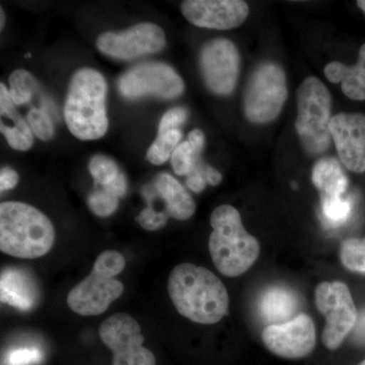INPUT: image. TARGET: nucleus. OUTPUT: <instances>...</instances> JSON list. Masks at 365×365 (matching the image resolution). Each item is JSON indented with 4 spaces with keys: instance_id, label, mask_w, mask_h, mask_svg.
<instances>
[{
    "instance_id": "25",
    "label": "nucleus",
    "mask_w": 365,
    "mask_h": 365,
    "mask_svg": "<svg viewBox=\"0 0 365 365\" xmlns=\"http://www.w3.org/2000/svg\"><path fill=\"white\" fill-rule=\"evenodd\" d=\"M340 259L343 266L348 270L365 274V237L348 239L343 242Z\"/></svg>"
},
{
    "instance_id": "17",
    "label": "nucleus",
    "mask_w": 365,
    "mask_h": 365,
    "mask_svg": "<svg viewBox=\"0 0 365 365\" xmlns=\"http://www.w3.org/2000/svg\"><path fill=\"white\" fill-rule=\"evenodd\" d=\"M324 72L331 83H341L346 97L353 101H365V43L360 47L356 64L348 66L342 62H331Z\"/></svg>"
},
{
    "instance_id": "1",
    "label": "nucleus",
    "mask_w": 365,
    "mask_h": 365,
    "mask_svg": "<svg viewBox=\"0 0 365 365\" xmlns=\"http://www.w3.org/2000/svg\"><path fill=\"white\" fill-rule=\"evenodd\" d=\"M168 292L179 314L194 323H218L230 307L222 281L208 269L194 264L182 263L173 269Z\"/></svg>"
},
{
    "instance_id": "13",
    "label": "nucleus",
    "mask_w": 365,
    "mask_h": 365,
    "mask_svg": "<svg viewBox=\"0 0 365 365\" xmlns=\"http://www.w3.org/2000/svg\"><path fill=\"white\" fill-rule=\"evenodd\" d=\"M316 327L311 317L300 314L287 323L269 325L262 332V341L269 351L287 359H299L316 346Z\"/></svg>"
},
{
    "instance_id": "32",
    "label": "nucleus",
    "mask_w": 365,
    "mask_h": 365,
    "mask_svg": "<svg viewBox=\"0 0 365 365\" xmlns=\"http://www.w3.org/2000/svg\"><path fill=\"white\" fill-rule=\"evenodd\" d=\"M187 118H188V111L185 108H173L165 113L160 120L158 125V134L179 129V127L187 121Z\"/></svg>"
},
{
    "instance_id": "29",
    "label": "nucleus",
    "mask_w": 365,
    "mask_h": 365,
    "mask_svg": "<svg viewBox=\"0 0 365 365\" xmlns=\"http://www.w3.org/2000/svg\"><path fill=\"white\" fill-rule=\"evenodd\" d=\"M28 122L33 133L43 141H48L54 136V125L44 108H33L28 113Z\"/></svg>"
},
{
    "instance_id": "33",
    "label": "nucleus",
    "mask_w": 365,
    "mask_h": 365,
    "mask_svg": "<svg viewBox=\"0 0 365 365\" xmlns=\"http://www.w3.org/2000/svg\"><path fill=\"white\" fill-rule=\"evenodd\" d=\"M206 167H207V165L201 163L187 178L186 184L191 191L195 192V193H200L207 186L208 182L205 176Z\"/></svg>"
},
{
    "instance_id": "19",
    "label": "nucleus",
    "mask_w": 365,
    "mask_h": 365,
    "mask_svg": "<svg viewBox=\"0 0 365 365\" xmlns=\"http://www.w3.org/2000/svg\"><path fill=\"white\" fill-rule=\"evenodd\" d=\"M0 113L1 117L9 118L14 123L13 127H9L0 122V130L9 146L19 151L30 150L34 143L32 129L16 109L9 91L4 83L0 85Z\"/></svg>"
},
{
    "instance_id": "28",
    "label": "nucleus",
    "mask_w": 365,
    "mask_h": 365,
    "mask_svg": "<svg viewBox=\"0 0 365 365\" xmlns=\"http://www.w3.org/2000/svg\"><path fill=\"white\" fill-rule=\"evenodd\" d=\"M88 205L96 215L107 217L117 210L119 198L103 189H96L88 198Z\"/></svg>"
},
{
    "instance_id": "41",
    "label": "nucleus",
    "mask_w": 365,
    "mask_h": 365,
    "mask_svg": "<svg viewBox=\"0 0 365 365\" xmlns=\"http://www.w3.org/2000/svg\"><path fill=\"white\" fill-rule=\"evenodd\" d=\"M359 365H365V359L364 360V361L360 362Z\"/></svg>"
},
{
    "instance_id": "24",
    "label": "nucleus",
    "mask_w": 365,
    "mask_h": 365,
    "mask_svg": "<svg viewBox=\"0 0 365 365\" xmlns=\"http://www.w3.org/2000/svg\"><path fill=\"white\" fill-rule=\"evenodd\" d=\"M200 155L201 151L196 150L188 140L180 143L170 158L173 170L179 176H189L202 163Z\"/></svg>"
},
{
    "instance_id": "11",
    "label": "nucleus",
    "mask_w": 365,
    "mask_h": 365,
    "mask_svg": "<svg viewBox=\"0 0 365 365\" xmlns=\"http://www.w3.org/2000/svg\"><path fill=\"white\" fill-rule=\"evenodd\" d=\"M199 66L209 91L222 97L235 91L240 73V54L232 41L215 39L206 43L201 49Z\"/></svg>"
},
{
    "instance_id": "37",
    "label": "nucleus",
    "mask_w": 365,
    "mask_h": 365,
    "mask_svg": "<svg viewBox=\"0 0 365 365\" xmlns=\"http://www.w3.org/2000/svg\"><path fill=\"white\" fill-rule=\"evenodd\" d=\"M205 176L208 184L211 185V186H217L222 181V175L217 170L210 167V165L206 167Z\"/></svg>"
},
{
    "instance_id": "2",
    "label": "nucleus",
    "mask_w": 365,
    "mask_h": 365,
    "mask_svg": "<svg viewBox=\"0 0 365 365\" xmlns=\"http://www.w3.org/2000/svg\"><path fill=\"white\" fill-rule=\"evenodd\" d=\"M51 220L32 205L16 201L0 204V250L21 259H36L52 249Z\"/></svg>"
},
{
    "instance_id": "39",
    "label": "nucleus",
    "mask_w": 365,
    "mask_h": 365,
    "mask_svg": "<svg viewBox=\"0 0 365 365\" xmlns=\"http://www.w3.org/2000/svg\"><path fill=\"white\" fill-rule=\"evenodd\" d=\"M0 16H1V19H0V29H4V20H6V16H4V9H0Z\"/></svg>"
},
{
    "instance_id": "7",
    "label": "nucleus",
    "mask_w": 365,
    "mask_h": 365,
    "mask_svg": "<svg viewBox=\"0 0 365 365\" xmlns=\"http://www.w3.org/2000/svg\"><path fill=\"white\" fill-rule=\"evenodd\" d=\"M288 97L287 74L275 62L259 64L250 76L244 111L254 124H267L279 116Z\"/></svg>"
},
{
    "instance_id": "20",
    "label": "nucleus",
    "mask_w": 365,
    "mask_h": 365,
    "mask_svg": "<svg viewBox=\"0 0 365 365\" xmlns=\"http://www.w3.org/2000/svg\"><path fill=\"white\" fill-rule=\"evenodd\" d=\"M312 180L321 193V200L343 198L348 188V178L335 158H322L314 165Z\"/></svg>"
},
{
    "instance_id": "8",
    "label": "nucleus",
    "mask_w": 365,
    "mask_h": 365,
    "mask_svg": "<svg viewBox=\"0 0 365 365\" xmlns=\"http://www.w3.org/2000/svg\"><path fill=\"white\" fill-rule=\"evenodd\" d=\"M314 302L326 318L323 343L328 349L340 347L345 338L354 330L359 319L351 292L345 283L322 282L316 287Z\"/></svg>"
},
{
    "instance_id": "4",
    "label": "nucleus",
    "mask_w": 365,
    "mask_h": 365,
    "mask_svg": "<svg viewBox=\"0 0 365 365\" xmlns=\"http://www.w3.org/2000/svg\"><path fill=\"white\" fill-rule=\"evenodd\" d=\"M107 83L96 69L81 68L72 76L64 106L69 131L81 140H97L107 133Z\"/></svg>"
},
{
    "instance_id": "23",
    "label": "nucleus",
    "mask_w": 365,
    "mask_h": 365,
    "mask_svg": "<svg viewBox=\"0 0 365 365\" xmlns=\"http://www.w3.org/2000/svg\"><path fill=\"white\" fill-rule=\"evenodd\" d=\"M9 85V95L16 106L28 104L32 100L34 93L38 91L37 81L24 69H18L11 73Z\"/></svg>"
},
{
    "instance_id": "38",
    "label": "nucleus",
    "mask_w": 365,
    "mask_h": 365,
    "mask_svg": "<svg viewBox=\"0 0 365 365\" xmlns=\"http://www.w3.org/2000/svg\"><path fill=\"white\" fill-rule=\"evenodd\" d=\"M354 330L357 339L365 340V313H362L359 316Z\"/></svg>"
},
{
    "instance_id": "27",
    "label": "nucleus",
    "mask_w": 365,
    "mask_h": 365,
    "mask_svg": "<svg viewBox=\"0 0 365 365\" xmlns=\"http://www.w3.org/2000/svg\"><path fill=\"white\" fill-rule=\"evenodd\" d=\"M321 205L324 217L332 227L344 225L351 215V202L348 199L321 200Z\"/></svg>"
},
{
    "instance_id": "3",
    "label": "nucleus",
    "mask_w": 365,
    "mask_h": 365,
    "mask_svg": "<svg viewBox=\"0 0 365 365\" xmlns=\"http://www.w3.org/2000/svg\"><path fill=\"white\" fill-rule=\"evenodd\" d=\"M210 225L209 253L216 269L227 277L246 273L258 260L260 245L245 230L239 211L230 205L218 206L210 216Z\"/></svg>"
},
{
    "instance_id": "12",
    "label": "nucleus",
    "mask_w": 365,
    "mask_h": 365,
    "mask_svg": "<svg viewBox=\"0 0 365 365\" xmlns=\"http://www.w3.org/2000/svg\"><path fill=\"white\" fill-rule=\"evenodd\" d=\"M165 35L160 26L141 23L120 33L102 34L97 47L112 58L130 60L162 51L165 47Z\"/></svg>"
},
{
    "instance_id": "10",
    "label": "nucleus",
    "mask_w": 365,
    "mask_h": 365,
    "mask_svg": "<svg viewBox=\"0 0 365 365\" xmlns=\"http://www.w3.org/2000/svg\"><path fill=\"white\" fill-rule=\"evenodd\" d=\"M118 88L127 98L153 96L172 100L184 93L185 83L172 67L155 62L140 64L126 72L119 79Z\"/></svg>"
},
{
    "instance_id": "9",
    "label": "nucleus",
    "mask_w": 365,
    "mask_h": 365,
    "mask_svg": "<svg viewBox=\"0 0 365 365\" xmlns=\"http://www.w3.org/2000/svg\"><path fill=\"white\" fill-rule=\"evenodd\" d=\"M98 334L113 352L112 365H157L153 353L143 346L140 326L129 314H112L103 322Z\"/></svg>"
},
{
    "instance_id": "18",
    "label": "nucleus",
    "mask_w": 365,
    "mask_h": 365,
    "mask_svg": "<svg viewBox=\"0 0 365 365\" xmlns=\"http://www.w3.org/2000/svg\"><path fill=\"white\" fill-rule=\"evenodd\" d=\"M155 191L165 203V212L177 220L193 216L196 204L184 187L169 174H160L155 182Z\"/></svg>"
},
{
    "instance_id": "22",
    "label": "nucleus",
    "mask_w": 365,
    "mask_h": 365,
    "mask_svg": "<svg viewBox=\"0 0 365 365\" xmlns=\"http://www.w3.org/2000/svg\"><path fill=\"white\" fill-rule=\"evenodd\" d=\"M182 131L180 129L158 134L155 143L151 144L146 153V160L153 165H163L172 158L182 139Z\"/></svg>"
},
{
    "instance_id": "26",
    "label": "nucleus",
    "mask_w": 365,
    "mask_h": 365,
    "mask_svg": "<svg viewBox=\"0 0 365 365\" xmlns=\"http://www.w3.org/2000/svg\"><path fill=\"white\" fill-rule=\"evenodd\" d=\"M88 170L91 177L95 180L96 186L101 187L109 185L121 174L119 167L112 158L101 155L91 158Z\"/></svg>"
},
{
    "instance_id": "31",
    "label": "nucleus",
    "mask_w": 365,
    "mask_h": 365,
    "mask_svg": "<svg viewBox=\"0 0 365 365\" xmlns=\"http://www.w3.org/2000/svg\"><path fill=\"white\" fill-rule=\"evenodd\" d=\"M169 215L163 212H158L155 209L148 206L141 211L140 215L137 216L136 222L144 228V230L155 232L167 225Z\"/></svg>"
},
{
    "instance_id": "21",
    "label": "nucleus",
    "mask_w": 365,
    "mask_h": 365,
    "mask_svg": "<svg viewBox=\"0 0 365 365\" xmlns=\"http://www.w3.org/2000/svg\"><path fill=\"white\" fill-rule=\"evenodd\" d=\"M299 307L297 295L283 287H271L262 295L260 312L262 317L271 325L287 323L295 318Z\"/></svg>"
},
{
    "instance_id": "30",
    "label": "nucleus",
    "mask_w": 365,
    "mask_h": 365,
    "mask_svg": "<svg viewBox=\"0 0 365 365\" xmlns=\"http://www.w3.org/2000/svg\"><path fill=\"white\" fill-rule=\"evenodd\" d=\"M43 360V353L36 347H23L9 353L6 362L9 365H36Z\"/></svg>"
},
{
    "instance_id": "5",
    "label": "nucleus",
    "mask_w": 365,
    "mask_h": 365,
    "mask_svg": "<svg viewBox=\"0 0 365 365\" xmlns=\"http://www.w3.org/2000/svg\"><path fill=\"white\" fill-rule=\"evenodd\" d=\"M126 261L116 251H105L98 257L93 270L67 295V304L81 316L105 313L113 302L124 292V285L116 276L124 270Z\"/></svg>"
},
{
    "instance_id": "34",
    "label": "nucleus",
    "mask_w": 365,
    "mask_h": 365,
    "mask_svg": "<svg viewBox=\"0 0 365 365\" xmlns=\"http://www.w3.org/2000/svg\"><path fill=\"white\" fill-rule=\"evenodd\" d=\"M18 173L11 168H2L0 172V191H7V190L14 189L18 185Z\"/></svg>"
},
{
    "instance_id": "16",
    "label": "nucleus",
    "mask_w": 365,
    "mask_h": 365,
    "mask_svg": "<svg viewBox=\"0 0 365 365\" xmlns=\"http://www.w3.org/2000/svg\"><path fill=\"white\" fill-rule=\"evenodd\" d=\"M0 294L2 304L24 312L31 311L39 297L37 282L33 276L19 268H6L2 271Z\"/></svg>"
},
{
    "instance_id": "14",
    "label": "nucleus",
    "mask_w": 365,
    "mask_h": 365,
    "mask_svg": "<svg viewBox=\"0 0 365 365\" xmlns=\"http://www.w3.org/2000/svg\"><path fill=\"white\" fill-rule=\"evenodd\" d=\"M182 16L192 25L211 30H232L249 16L248 4L242 0H187Z\"/></svg>"
},
{
    "instance_id": "40",
    "label": "nucleus",
    "mask_w": 365,
    "mask_h": 365,
    "mask_svg": "<svg viewBox=\"0 0 365 365\" xmlns=\"http://www.w3.org/2000/svg\"><path fill=\"white\" fill-rule=\"evenodd\" d=\"M356 4L357 6H359V9H361V11H364L365 14V0H359Z\"/></svg>"
},
{
    "instance_id": "35",
    "label": "nucleus",
    "mask_w": 365,
    "mask_h": 365,
    "mask_svg": "<svg viewBox=\"0 0 365 365\" xmlns=\"http://www.w3.org/2000/svg\"><path fill=\"white\" fill-rule=\"evenodd\" d=\"M101 189L109 192L112 195L116 196L117 198H121V197H123L125 194H126L127 191L126 177H125L123 173H121L115 181L110 182L109 185L103 186Z\"/></svg>"
},
{
    "instance_id": "15",
    "label": "nucleus",
    "mask_w": 365,
    "mask_h": 365,
    "mask_svg": "<svg viewBox=\"0 0 365 365\" xmlns=\"http://www.w3.org/2000/svg\"><path fill=\"white\" fill-rule=\"evenodd\" d=\"M330 133L341 163L350 172L365 173V115L339 113L332 117Z\"/></svg>"
},
{
    "instance_id": "6",
    "label": "nucleus",
    "mask_w": 365,
    "mask_h": 365,
    "mask_svg": "<svg viewBox=\"0 0 365 365\" xmlns=\"http://www.w3.org/2000/svg\"><path fill=\"white\" fill-rule=\"evenodd\" d=\"M297 116L295 131L302 148L309 155H319L330 148L332 136V97L318 78L309 76L297 91Z\"/></svg>"
},
{
    "instance_id": "36",
    "label": "nucleus",
    "mask_w": 365,
    "mask_h": 365,
    "mask_svg": "<svg viewBox=\"0 0 365 365\" xmlns=\"http://www.w3.org/2000/svg\"><path fill=\"white\" fill-rule=\"evenodd\" d=\"M188 141L196 150L202 153L204 143H205V136H204V133L200 129H194L193 131L190 132Z\"/></svg>"
}]
</instances>
